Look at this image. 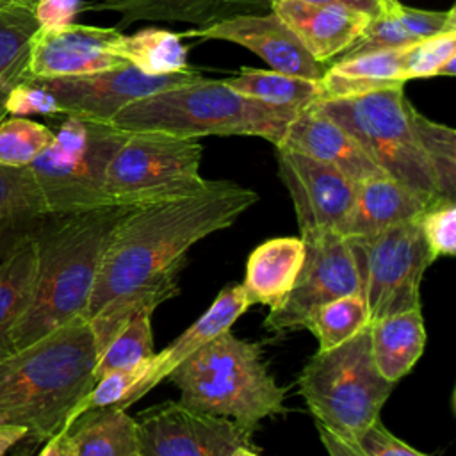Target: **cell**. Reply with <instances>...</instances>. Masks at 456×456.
I'll return each mask as SVG.
<instances>
[{"label": "cell", "instance_id": "cell-1", "mask_svg": "<svg viewBox=\"0 0 456 456\" xmlns=\"http://www.w3.org/2000/svg\"><path fill=\"white\" fill-rule=\"evenodd\" d=\"M256 201L253 189L208 180L192 194L128 208L110 232L84 319L119 294L178 276L198 240L232 226Z\"/></svg>", "mask_w": 456, "mask_h": 456}, {"label": "cell", "instance_id": "cell-2", "mask_svg": "<svg viewBox=\"0 0 456 456\" xmlns=\"http://www.w3.org/2000/svg\"><path fill=\"white\" fill-rule=\"evenodd\" d=\"M96 360L84 317L0 358V426H21L23 440L46 442L94 385Z\"/></svg>", "mask_w": 456, "mask_h": 456}, {"label": "cell", "instance_id": "cell-3", "mask_svg": "<svg viewBox=\"0 0 456 456\" xmlns=\"http://www.w3.org/2000/svg\"><path fill=\"white\" fill-rule=\"evenodd\" d=\"M128 208L110 205L45 216L32 235L37 248L36 292L11 331L12 351L84 317L110 232Z\"/></svg>", "mask_w": 456, "mask_h": 456}, {"label": "cell", "instance_id": "cell-4", "mask_svg": "<svg viewBox=\"0 0 456 456\" xmlns=\"http://www.w3.org/2000/svg\"><path fill=\"white\" fill-rule=\"evenodd\" d=\"M297 110L244 96L224 80L201 78L137 100L110 125L125 132H166L178 137L253 135L280 146Z\"/></svg>", "mask_w": 456, "mask_h": 456}, {"label": "cell", "instance_id": "cell-5", "mask_svg": "<svg viewBox=\"0 0 456 456\" xmlns=\"http://www.w3.org/2000/svg\"><path fill=\"white\" fill-rule=\"evenodd\" d=\"M167 378L180 390V404L233 419L249 435L262 419L285 410V390L267 372L260 346L230 330L194 351Z\"/></svg>", "mask_w": 456, "mask_h": 456}, {"label": "cell", "instance_id": "cell-6", "mask_svg": "<svg viewBox=\"0 0 456 456\" xmlns=\"http://www.w3.org/2000/svg\"><path fill=\"white\" fill-rule=\"evenodd\" d=\"M297 385L315 426L340 440H356L374 424L394 388L374 363L369 324L346 342L319 349Z\"/></svg>", "mask_w": 456, "mask_h": 456}, {"label": "cell", "instance_id": "cell-7", "mask_svg": "<svg viewBox=\"0 0 456 456\" xmlns=\"http://www.w3.org/2000/svg\"><path fill=\"white\" fill-rule=\"evenodd\" d=\"M314 107L346 128L387 176L411 189L428 203L444 198L417 137L411 121L413 105L406 98L404 87L317 100Z\"/></svg>", "mask_w": 456, "mask_h": 456}, {"label": "cell", "instance_id": "cell-8", "mask_svg": "<svg viewBox=\"0 0 456 456\" xmlns=\"http://www.w3.org/2000/svg\"><path fill=\"white\" fill-rule=\"evenodd\" d=\"M53 132L52 144L27 167L48 214H71L110 207L105 169L126 132L110 123L71 116Z\"/></svg>", "mask_w": 456, "mask_h": 456}, {"label": "cell", "instance_id": "cell-9", "mask_svg": "<svg viewBox=\"0 0 456 456\" xmlns=\"http://www.w3.org/2000/svg\"><path fill=\"white\" fill-rule=\"evenodd\" d=\"M198 139L166 132H126L105 169L110 205L137 207L192 194L207 185Z\"/></svg>", "mask_w": 456, "mask_h": 456}, {"label": "cell", "instance_id": "cell-10", "mask_svg": "<svg viewBox=\"0 0 456 456\" xmlns=\"http://www.w3.org/2000/svg\"><path fill=\"white\" fill-rule=\"evenodd\" d=\"M354 244L363 276L369 321L420 308V281L435 262L419 217L399 223Z\"/></svg>", "mask_w": 456, "mask_h": 456}, {"label": "cell", "instance_id": "cell-11", "mask_svg": "<svg viewBox=\"0 0 456 456\" xmlns=\"http://www.w3.org/2000/svg\"><path fill=\"white\" fill-rule=\"evenodd\" d=\"M305 260L297 280L276 310H269L265 326L274 331L306 328L312 314L342 296L363 294V276L353 240L337 232L306 239Z\"/></svg>", "mask_w": 456, "mask_h": 456}, {"label": "cell", "instance_id": "cell-12", "mask_svg": "<svg viewBox=\"0 0 456 456\" xmlns=\"http://www.w3.org/2000/svg\"><path fill=\"white\" fill-rule=\"evenodd\" d=\"M27 78L53 96L61 116L110 123L126 105L155 93L201 80L203 75L194 68L167 75H146L130 64H123L89 75Z\"/></svg>", "mask_w": 456, "mask_h": 456}, {"label": "cell", "instance_id": "cell-13", "mask_svg": "<svg viewBox=\"0 0 456 456\" xmlns=\"http://www.w3.org/2000/svg\"><path fill=\"white\" fill-rule=\"evenodd\" d=\"M251 435L237 422L180 403H167L141 415L137 442L141 456H230L251 449Z\"/></svg>", "mask_w": 456, "mask_h": 456}, {"label": "cell", "instance_id": "cell-14", "mask_svg": "<svg viewBox=\"0 0 456 456\" xmlns=\"http://www.w3.org/2000/svg\"><path fill=\"white\" fill-rule=\"evenodd\" d=\"M278 173L296 210L303 240L338 232L354 201L356 185L338 169L303 153L276 148Z\"/></svg>", "mask_w": 456, "mask_h": 456}, {"label": "cell", "instance_id": "cell-15", "mask_svg": "<svg viewBox=\"0 0 456 456\" xmlns=\"http://www.w3.org/2000/svg\"><path fill=\"white\" fill-rule=\"evenodd\" d=\"M180 37L235 43L256 53L271 69L310 80H321L326 69V64L317 62L273 11L224 18L221 21L187 30L180 34Z\"/></svg>", "mask_w": 456, "mask_h": 456}, {"label": "cell", "instance_id": "cell-16", "mask_svg": "<svg viewBox=\"0 0 456 456\" xmlns=\"http://www.w3.org/2000/svg\"><path fill=\"white\" fill-rule=\"evenodd\" d=\"M118 34V28L75 23L39 27L30 41L27 77H77L123 66L126 62L109 52Z\"/></svg>", "mask_w": 456, "mask_h": 456}, {"label": "cell", "instance_id": "cell-17", "mask_svg": "<svg viewBox=\"0 0 456 456\" xmlns=\"http://www.w3.org/2000/svg\"><path fill=\"white\" fill-rule=\"evenodd\" d=\"M271 11L321 64L337 61L365 30L370 16L344 5L273 0Z\"/></svg>", "mask_w": 456, "mask_h": 456}, {"label": "cell", "instance_id": "cell-18", "mask_svg": "<svg viewBox=\"0 0 456 456\" xmlns=\"http://www.w3.org/2000/svg\"><path fill=\"white\" fill-rule=\"evenodd\" d=\"M276 148L292 150L324 162L344 173L354 183L387 176L346 128L314 105L301 110L289 123L287 132Z\"/></svg>", "mask_w": 456, "mask_h": 456}, {"label": "cell", "instance_id": "cell-19", "mask_svg": "<svg viewBox=\"0 0 456 456\" xmlns=\"http://www.w3.org/2000/svg\"><path fill=\"white\" fill-rule=\"evenodd\" d=\"M248 308L249 306L246 305L242 285L224 287L214 299V303L208 306V310L194 324H191L178 338H175L160 353H155V356L144 369L141 379L132 387V390L118 404V408L126 410L142 395H146L194 351H198L201 346H205L219 333L230 330L237 317L242 315Z\"/></svg>", "mask_w": 456, "mask_h": 456}, {"label": "cell", "instance_id": "cell-20", "mask_svg": "<svg viewBox=\"0 0 456 456\" xmlns=\"http://www.w3.org/2000/svg\"><path fill=\"white\" fill-rule=\"evenodd\" d=\"M429 203L411 189L376 176L356 185L354 201L337 233L346 239H367L399 223L417 219Z\"/></svg>", "mask_w": 456, "mask_h": 456}, {"label": "cell", "instance_id": "cell-21", "mask_svg": "<svg viewBox=\"0 0 456 456\" xmlns=\"http://www.w3.org/2000/svg\"><path fill=\"white\" fill-rule=\"evenodd\" d=\"M451 30H456L454 7L449 11H424L406 7L397 0H383L379 11L370 16L363 34L338 59H349L376 50L404 48Z\"/></svg>", "mask_w": 456, "mask_h": 456}, {"label": "cell", "instance_id": "cell-22", "mask_svg": "<svg viewBox=\"0 0 456 456\" xmlns=\"http://www.w3.org/2000/svg\"><path fill=\"white\" fill-rule=\"evenodd\" d=\"M303 260L301 237H276L256 246L248 258L246 278L240 283L246 305L280 308L297 280Z\"/></svg>", "mask_w": 456, "mask_h": 456}, {"label": "cell", "instance_id": "cell-23", "mask_svg": "<svg viewBox=\"0 0 456 456\" xmlns=\"http://www.w3.org/2000/svg\"><path fill=\"white\" fill-rule=\"evenodd\" d=\"M406 48H390L338 59L326 66L319 87V100L358 96L370 91L404 87V53Z\"/></svg>", "mask_w": 456, "mask_h": 456}, {"label": "cell", "instance_id": "cell-24", "mask_svg": "<svg viewBox=\"0 0 456 456\" xmlns=\"http://www.w3.org/2000/svg\"><path fill=\"white\" fill-rule=\"evenodd\" d=\"M103 9L119 14L118 27L135 21H182L205 27L237 14L269 12L271 0H109Z\"/></svg>", "mask_w": 456, "mask_h": 456}, {"label": "cell", "instance_id": "cell-25", "mask_svg": "<svg viewBox=\"0 0 456 456\" xmlns=\"http://www.w3.org/2000/svg\"><path fill=\"white\" fill-rule=\"evenodd\" d=\"M370 353L381 376L397 383L424 353L426 328L420 308H411L369 322Z\"/></svg>", "mask_w": 456, "mask_h": 456}, {"label": "cell", "instance_id": "cell-26", "mask_svg": "<svg viewBox=\"0 0 456 456\" xmlns=\"http://www.w3.org/2000/svg\"><path fill=\"white\" fill-rule=\"evenodd\" d=\"M46 214L28 167L0 166V264L34 235Z\"/></svg>", "mask_w": 456, "mask_h": 456}, {"label": "cell", "instance_id": "cell-27", "mask_svg": "<svg viewBox=\"0 0 456 456\" xmlns=\"http://www.w3.org/2000/svg\"><path fill=\"white\" fill-rule=\"evenodd\" d=\"M69 435L75 456H141L137 420L118 406L86 411L69 426Z\"/></svg>", "mask_w": 456, "mask_h": 456}, {"label": "cell", "instance_id": "cell-28", "mask_svg": "<svg viewBox=\"0 0 456 456\" xmlns=\"http://www.w3.org/2000/svg\"><path fill=\"white\" fill-rule=\"evenodd\" d=\"M36 281L37 248L28 237L0 264V358L12 353L11 331L32 305Z\"/></svg>", "mask_w": 456, "mask_h": 456}, {"label": "cell", "instance_id": "cell-29", "mask_svg": "<svg viewBox=\"0 0 456 456\" xmlns=\"http://www.w3.org/2000/svg\"><path fill=\"white\" fill-rule=\"evenodd\" d=\"M109 52L146 75H167L191 69L183 37L171 30L142 28L134 34H118Z\"/></svg>", "mask_w": 456, "mask_h": 456}, {"label": "cell", "instance_id": "cell-30", "mask_svg": "<svg viewBox=\"0 0 456 456\" xmlns=\"http://www.w3.org/2000/svg\"><path fill=\"white\" fill-rule=\"evenodd\" d=\"M233 91L258 102L292 110H305L321 96L319 80L294 77L274 69L242 68L240 73L224 80Z\"/></svg>", "mask_w": 456, "mask_h": 456}, {"label": "cell", "instance_id": "cell-31", "mask_svg": "<svg viewBox=\"0 0 456 456\" xmlns=\"http://www.w3.org/2000/svg\"><path fill=\"white\" fill-rule=\"evenodd\" d=\"M178 294V276H167L151 285L134 289L107 301L94 315L87 319L98 354L114 338V335L137 314L155 310L160 303Z\"/></svg>", "mask_w": 456, "mask_h": 456}, {"label": "cell", "instance_id": "cell-32", "mask_svg": "<svg viewBox=\"0 0 456 456\" xmlns=\"http://www.w3.org/2000/svg\"><path fill=\"white\" fill-rule=\"evenodd\" d=\"M39 27L41 23L32 11L0 12V121L7 118L9 93L27 78L30 41Z\"/></svg>", "mask_w": 456, "mask_h": 456}, {"label": "cell", "instance_id": "cell-33", "mask_svg": "<svg viewBox=\"0 0 456 456\" xmlns=\"http://www.w3.org/2000/svg\"><path fill=\"white\" fill-rule=\"evenodd\" d=\"M151 314L144 310L128 321L98 354L94 381L112 370H142L155 356L151 335Z\"/></svg>", "mask_w": 456, "mask_h": 456}, {"label": "cell", "instance_id": "cell-34", "mask_svg": "<svg viewBox=\"0 0 456 456\" xmlns=\"http://www.w3.org/2000/svg\"><path fill=\"white\" fill-rule=\"evenodd\" d=\"M411 121L433 171L438 192L447 200H456V132L422 116L415 107Z\"/></svg>", "mask_w": 456, "mask_h": 456}, {"label": "cell", "instance_id": "cell-35", "mask_svg": "<svg viewBox=\"0 0 456 456\" xmlns=\"http://www.w3.org/2000/svg\"><path fill=\"white\" fill-rule=\"evenodd\" d=\"M369 322L363 294H349L319 306L312 314L306 330L317 337L319 349H330L356 335Z\"/></svg>", "mask_w": 456, "mask_h": 456}, {"label": "cell", "instance_id": "cell-36", "mask_svg": "<svg viewBox=\"0 0 456 456\" xmlns=\"http://www.w3.org/2000/svg\"><path fill=\"white\" fill-rule=\"evenodd\" d=\"M50 126L21 116L0 121V166L23 167L41 155L53 141Z\"/></svg>", "mask_w": 456, "mask_h": 456}, {"label": "cell", "instance_id": "cell-37", "mask_svg": "<svg viewBox=\"0 0 456 456\" xmlns=\"http://www.w3.org/2000/svg\"><path fill=\"white\" fill-rule=\"evenodd\" d=\"M317 431L330 456H429L397 438L379 419L356 440H340L321 426Z\"/></svg>", "mask_w": 456, "mask_h": 456}, {"label": "cell", "instance_id": "cell-38", "mask_svg": "<svg viewBox=\"0 0 456 456\" xmlns=\"http://www.w3.org/2000/svg\"><path fill=\"white\" fill-rule=\"evenodd\" d=\"M456 73V30L436 34L406 48L404 77H452Z\"/></svg>", "mask_w": 456, "mask_h": 456}, {"label": "cell", "instance_id": "cell-39", "mask_svg": "<svg viewBox=\"0 0 456 456\" xmlns=\"http://www.w3.org/2000/svg\"><path fill=\"white\" fill-rule=\"evenodd\" d=\"M424 240L436 260L456 253V201L436 200L426 207L419 217Z\"/></svg>", "mask_w": 456, "mask_h": 456}, {"label": "cell", "instance_id": "cell-40", "mask_svg": "<svg viewBox=\"0 0 456 456\" xmlns=\"http://www.w3.org/2000/svg\"><path fill=\"white\" fill-rule=\"evenodd\" d=\"M5 112L11 116H27V114H41L48 118L61 116V109L55 103L53 96L34 84L30 78H25L18 84L7 96Z\"/></svg>", "mask_w": 456, "mask_h": 456}, {"label": "cell", "instance_id": "cell-41", "mask_svg": "<svg viewBox=\"0 0 456 456\" xmlns=\"http://www.w3.org/2000/svg\"><path fill=\"white\" fill-rule=\"evenodd\" d=\"M77 4L78 0H39L36 7V16L41 27L71 23Z\"/></svg>", "mask_w": 456, "mask_h": 456}, {"label": "cell", "instance_id": "cell-42", "mask_svg": "<svg viewBox=\"0 0 456 456\" xmlns=\"http://www.w3.org/2000/svg\"><path fill=\"white\" fill-rule=\"evenodd\" d=\"M37 456H75V447H73L69 429L62 428L53 436H50Z\"/></svg>", "mask_w": 456, "mask_h": 456}, {"label": "cell", "instance_id": "cell-43", "mask_svg": "<svg viewBox=\"0 0 456 456\" xmlns=\"http://www.w3.org/2000/svg\"><path fill=\"white\" fill-rule=\"evenodd\" d=\"M273 2V0H271ZM301 2H310V4H335V5H344L354 11H362L369 16H374L379 11V5L383 0H301Z\"/></svg>", "mask_w": 456, "mask_h": 456}, {"label": "cell", "instance_id": "cell-44", "mask_svg": "<svg viewBox=\"0 0 456 456\" xmlns=\"http://www.w3.org/2000/svg\"><path fill=\"white\" fill-rule=\"evenodd\" d=\"M27 436V429L21 426H0V456L11 451Z\"/></svg>", "mask_w": 456, "mask_h": 456}, {"label": "cell", "instance_id": "cell-45", "mask_svg": "<svg viewBox=\"0 0 456 456\" xmlns=\"http://www.w3.org/2000/svg\"><path fill=\"white\" fill-rule=\"evenodd\" d=\"M37 2L39 0H0V12L18 11V9H25V11L36 12Z\"/></svg>", "mask_w": 456, "mask_h": 456}, {"label": "cell", "instance_id": "cell-46", "mask_svg": "<svg viewBox=\"0 0 456 456\" xmlns=\"http://www.w3.org/2000/svg\"><path fill=\"white\" fill-rule=\"evenodd\" d=\"M230 456H258V454L253 452L249 447H239V449H235Z\"/></svg>", "mask_w": 456, "mask_h": 456}]
</instances>
